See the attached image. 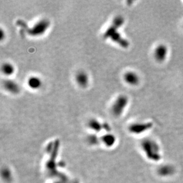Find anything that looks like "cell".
<instances>
[{
    "mask_svg": "<svg viewBox=\"0 0 183 183\" xmlns=\"http://www.w3.org/2000/svg\"><path fill=\"white\" fill-rule=\"evenodd\" d=\"M123 78L124 81L130 86H137L140 81L139 76L132 71H129L124 73Z\"/></svg>",
    "mask_w": 183,
    "mask_h": 183,
    "instance_id": "7",
    "label": "cell"
},
{
    "mask_svg": "<svg viewBox=\"0 0 183 183\" xmlns=\"http://www.w3.org/2000/svg\"><path fill=\"white\" fill-rule=\"evenodd\" d=\"M50 25V23L48 19L43 18L37 21L30 28H29L26 33L31 36H42L49 29Z\"/></svg>",
    "mask_w": 183,
    "mask_h": 183,
    "instance_id": "2",
    "label": "cell"
},
{
    "mask_svg": "<svg viewBox=\"0 0 183 183\" xmlns=\"http://www.w3.org/2000/svg\"><path fill=\"white\" fill-rule=\"evenodd\" d=\"M90 128L96 130V131H99L101 129V124L98 122L97 120L96 119H92L89 123H88Z\"/></svg>",
    "mask_w": 183,
    "mask_h": 183,
    "instance_id": "14",
    "label": "cell"
},
{
    "mask_svg": "<svg viewBox=\"0 0 183 183\" xmlns=\"http://www.w3.org/2000/svg\"><path fill=\"white\" fill-rule=\"evenodd\" d=\"M128 98L125 95L118 96L111 106V111L115 116H121L128 104Z\"/></svg>",
    "mask_w": 183,
    "mask_h": 183,
    "instance_id": "3",
    "label": "cell"
},
{
    "mask_svg": "<svg viewBox=\"0 0 183 183\" xmlns=\"http://www.w3.org/2000/svg\"><path fill=\"white\" fill-rule=\"evenodd\" d=\"M154 58L159 62H163L165 60L168 55V48L163 45L161 44L158 45L154 50Z\"/></svg>",
    "mask_w": 183,
    "mask_h": 183,
    "instance_id": "5",
    "label": "cell"
},
{
    "mask_svg": "<svg viewBox=\"0 0 183 183\" xmlns=\"http://www.w3.org/2000/svg\"><path fill=\"white\" fill-rule=\"evenodd\" d=\"M175 172V168L171 165H164L160 167L158 170V173L161 177L171 176Z\"/></svg>",
    "mask_w": 183,
    "mask_h": 183,
    "instance_id": "10",
    "label": "cell"
},
{
    "mask_svg": "<svg viewBox=\"0 0 183 183\" xmlns=\"http://www.w3.org/2000/svg\"><path fill=\"white\" fill-rule=\"evenodd\" d=\"M42 81L39 77L33 76L27 80V85L32 90H37L42 86Z\"/></svg>",
    "mask_w": 183,
    "mask_h": 183,
    "instance_id": "11",
    "label": "cell"
},
{
    "mask_svg": "<svg viewBox=\"0 0 183 183\" xmlns=\"http://www.w3.org/2000/svg\"><path fill=\"white\" fill-rule=\"evenodd\" d=\"M3 87L5 90L13 94H17L20 91L18 84L12 79H6L3 81Z\"/></svg>",
    "mask_w": 183,
    "mask_h": 183,
    "instance_id": "6",
    "label": "cell"
},
{
    "mask_svg": "<svg viewBox=\"0 0 183 183\" xmlns=\"http://www.w3.org/2000/svg\"><path fill=\"white\" fill-rule=\"evenodd\" d=\"M141 147L147 158L153 162H158L161 158L160 147L158 144L151 139L143 140Z\"/></svg>",
    "mask_w": 183,
    "mask_h": 183,
    "instance_id": "1",
    "label": "cell"
},
{
    "mask_svg": "<svg viewBox=\"0 0 183 183\" xmlns=\"http://www.w3.org/2000/svg\"><path fill=\"white\" fill-rule=\"evenodd\" d=\"M4 35H5V33H4L2 29H1V35H0V36H1V40H2L4 38Z\"/></svg>",
    "mask_w": 183,
    "mask_h": 183,
    "instance_id": "15",
    "label": "cell"
},
{
    "mask_svg": "<svg viewBox=\"0 0 183 183\" xmlns=\"http://www.w3.org/2000/svg\"><path fill=\"white\" fill-rule=\"evenodd\" d=\"M75 80L77 84L81 88H86L89 83V78L88 74L84 71H80L77 73Z\"/></svg>",
    "mask_w": 183,
    "mask_h": 183,
    "instance_id": "8",
    "label": "cell"
},
{
    "mask_svg": "<svg viewBox=\"0 0 183 183\" xmlns=\"http://www.w3.org/2000/svg\"><path fill=\"white\" fill-rule=\"evenodd\" d=\"M110 39L113 42L117 43L123 48H127L129 47V43L128 41L123 37H122L121 35L119 33V32H118V31H115L111 35V36L110 37Z\"/></svg>",
    "mask_w": 183,
    "mask_h": 183,
    "instance_id": "9",
    "label": "cell"
},
{
    "mask_svg": "<svg viewBox=\"0 0 183 183\" xmlns=\"http://www.w3.org/2000/svg\"><path fill=\"white\" fill-rule=\"evenodd\" d=\"M124 23V19L121 16H117L113 18L111 25L119 29L120 27H122Z\"/></svg>",
    "mask_w": 183,
    "mask_h": 183,
    "instance_id": "13",
    "label": "cell"
},
{
    "mask_svg": "<svg viewBox=\"0 0 183 183\" xmlns=\"http://www.w3.org/2000/svg\"><path fill=\"white\" fill-rule=\"evenodd\" d=\"M1 70L4 75L7 76H10L14 73V67L12 63L6 62L2 65Z\"/></svg>",
    "mask_w": 183,
    "mask_h": 183,
    "instance_id": "12",
    "label": "cell"
},
{
    "mask_svg": "<svg viewBox=\"0 0 183 183\" xmlns=\"http://www.w3.org/2000/svg\"><path fill=\"white\" fill-rule=\"evenodd\" d=\"M153 123L151 122L147 123H136L131 124L129 129L130 132L134 134H140L149 130L152 128Z\"/></svg>",
    "mask_w": 183,
    "mask_h": 183,
    "instance_id": "4",
    "label": "cell"
}]
</instances>
